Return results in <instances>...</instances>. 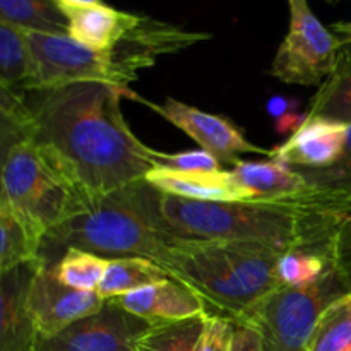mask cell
Masks as SVG:
<instances>
[{
    "instance_id": "836d02e7",
    "label": "cell",
    "mask_w": 351,
    "mask_h": 351,
    "mask_svg": "<svg viewBox=\"0 0 351 351\" xmlns=\"http://www.w3.org/2000/svg\"><path fill=\"white\" fill-rule=\"evenodd\" d=\"M332 29H335V33L339 34V38L343 40V45L351 43V21H348V23L332 24Z\"/></svg>"
},
{
    "instance_id": "484cf974",
    "label": "cell",
    "mask_w": 351,
    "mask_h": 351,
    "mask_svg": "<svg viewBox=\"0 0 351 351\" xmlns=\"http://www.w3.org/2000/svg\"><path fill=\"white\" fill-rule=\"evenodd\" d=\"M335 267V259L329 254L312 250H288L278 261V280L281 287L305 288L321 281Z\"/></svg>"
},
{
    "instance_id": "1f68e13d",
    "label": "cell",
    "mask_w": 351,
    "mask_h": 351,
    "mask_svg": "<svg viewBox=\"0 0 351 351\" xmlns=\"http://www.w3.org/2000/svg\"><path fill=\"white\" fill-rule=\"evenodd\" d=\"M230 351H263L261 336L257 335V331L252 326L243 324V322H235V332H233Z\"/></svg>"
},
{
    "instance_id": "9c48e42d",
    "label": "cell",
    "mask_w": 351,
    "mask_h": 351,
    "mask_svg": "<svg viewBox=\"0 0 351 351\" xmlns=\"http://www.w3.org/2000/svg\"><path fill=\"white\" fill-rule=\"evenodd\" d=\"M141 103L149 106L171 125L187 134L192 141L201 146L202 151L215 156L221 163V167L223 165L235 167L240 161V154L247 153L266 154L271 158V149H264L250 143L242 129L226 117L208 113L204 110H199L197 106L187 105L175 98H167L165 103H151L143 98Z\"/></svg>"
},
{
    "instance_id": "44dd1931",
    "label": "cell",
    "mask_w": 351,
    "mask_h": 351,
    "mask_svg": "<svg viewBox=\"0 0 351 351\" xmlns=\"http://www.w3.org/2000/svg\"><path fill=\"white\" fill-rule=\"evenodd\" d=\"M0 82L24 95L33 82V62L26 34L0 21Z\"/></svg>"
},
{
    "instance_id": "d6986e66",
    "label": "cell",
    "mask_w": 351,
    "mask_h": 351,
    "mask_svg": "<svg viewBox=\"0 0 351 351\" xmlns=\"http://www.w3.org/2000/svg\"><path fill=\"white\" fill-rule=\"evenodd\" d=\"M0 21L23 33L69 36V23L58 0H0Z\"/></svg>"
},
{
    "instance_id": "4dcf8cb0",
    "label": "cell",
    "mask_w": 351,
    "mask_h": 351,
    "mask_svg": "<svg viewBox=\"0 0 351 351\" xmlns=\"http://www.w3.org/2000/svg\"><path fill=\"white\" fill-rule=\"evenodd\" d=\"M0 110L23 120V122L31 123L29 110H27L26 101H24V96L7 88L3 82H0Z\"/></svg>"
},
{
    "instance_id": "ffe728a7",
    "label": "cell",
    "mask_w": 351,
    "mask_h": 351,
    "mask_svg": "<svg viewBox=\"0 0 351 351\" xmlns=\"http://www.w3.org/2000/svg\"><path fill=\"white\" fill-rule=\"evenodd\" d=\"M167 278H170L167 271L153 261L143 257H117L108 259L105 276L96 293L103 300H113Z\"/></svg>"
},
{
    "instance_id": "83f0119b",
    "label": "cell",
    "mask_w": 351,
    "mask_h": 351,
    "mask_svg": "<svg viewBox=\"0 0 351 351\" xmlns=\"http://www.w3.org/2000/svg\"><path fill=\"white\" fill-rule=\"evenodd\" d=\"M160 167L173 168L182 171H216L221 170V163L206 151H184V153H161L158 151Z\"/></svg>"
},
{
    "instance_id": "52a82bcc",
    "label": "cell",
    "mask_w": 351,
    "mask_h": 351,
    "mask_svg": "<svg viewBox=\"0 0 351 351\" xmlns=\"http://www.w3.org/2000/svg\"><path fill=\"white\" fill-rule=\"evenodd\" d=\"M24 34L33 62V82L29 91H48L79 82H99L117 88L125 98L137 101L143 99L123 86L110 50H91L60 34Z\"/></svg>"
},
{
    "instance_id": "8fae6325",
    "label": "cell",
    "mask_w": 351,
    "mask_h": 351,
    "mask_svg": "<svg viewBox=\"0 0 351 351\" xmlns=\"http://www.w3.org/2000/svg\"><path fill=\"white\" fill-rule=\"evenodd\" d=\"M105 302L98 293L72 290L62 285L53 267L43 264L38 267L27 291V311L40 338L58 335L69 326L96 314Z\"/></svg>"
},
{
    "instance_id": "7402d4cb",
    "label": "cell",
    "mask_w": 351,
    "mask_h": 351,
    "mask_svg": "<svg viewBox=\"0 0 351 351\" xmlns=\"http://www.w3.org/2000/svg\"><path fill=\"white\" fill-rule=\"evenodd\" d=\"M206 314L151 326L137 341L136 351H201Z\"/></svg>"
},
{
    "instance_id": "9a60e30c",
    "label": "cell",
    "mask_w": 351,
    "mask_h": 351,
    "mask_svg": "<svg viewBox=\"0 0 351 351\" xmlns=\"http://www.w3.org/2000/svg\"><path fill=\"white\" fill-rule=\"evenodd\" d=\"M112 302L151 326L185 321L208 312L206 304L194 291L171 278L113 298Z\"/></svg>"
},
{
    "instance_id": "d4e9b609",
    "label": "cell",
    "mask_w": 351,
    "mask_h": 351,
    "mask_svg": "<svg viewBox=\"0 0 351 351\" xmlns=\"http://www.w3.org/2000/svg\"><path fill=\"white\" fill-rule=\"evenodd\" d=\"M108 259L79 249H67L53 264L57 280L65 287L96 293L105 276Z\"/></svg>"
},
{
    "instance_id": "cb8c5ba5",
    "label": "cell",
    "mask_w": 351,
    "mask_h": 351,
    "mask_svg": "<svg viewBox=\"0 0 351 351\" xmlns=\"http://www.w3.org/2000/svg\"><path fill=\"white\" fill-rule=\"evenodd\" d=\"M307 351H351V293L343 295L322 312Z\"/></svg>"
},
{
    "instance_id": "ba28073f",
    "label": "cell",
    "mask_w": 351,
    "mask_h": 351,
    "mask_svg": "<svg viewBox=\"0 0 351 351\" xmlns=\"http://www.w3.org/2000/svg\"><path fill=\"white\" fill-rule=\"evenodd\" d=\"M290 27L276 51L271 75L285 84L321 86L335 71L343 40L319 21L305 0H290Z\"/></svg>"
},
{
    "instance_id": "3957f363",
    "label": "cell",
    "mask_w": 351,
    "mask_h": 351,
    "mask_svg": "<svg viewBox=\"0 0 351 351\" xmlns=\"http://www.w3.org/2000/svg\"><path fill=\"white\" fill-rule=\"evenodd\" d=\"M158 195L156 189L139 180L96 199L45 235L38 259L53 266L65 250L79 249L106 259L143 257L165 269L184 239L161 218Z\"/></svg>"
},
{
    "instance_id": "4316f807",
    "label": "cell",
    "mask_w": 351,
    "mask_h": 351,
    "mask_svg": "<svg viewBox=\"0 0 351 351\" xmlns=\"http://www.w3.org/2000/svg\"><path fill=\"white\" fill-rule=\"evenodd\" d=\"M31 137L29 123L9 115V113L0 110V197H2V175L5 168L7 158L10 151L17 144L24 143Z\"/></svg>"
},
{
    "instance_id": "d6a6232c",
    "label": "cell",
    "mask_w": 351,
    "mask_h": 351,
    "mask_svg": "<svg viewBox=\"0 0 351 351\" xmlns=\"http://www.w3.org/2000/svg\"><path fill=\"white\" fill-rule=\"evenodd\" d=\"M298 108H300V101L293 98H287V96H271L266 103L267 113H269L271 119H274V122L288 115H293V113H298Z\"/></svg>"
},
{
    "instance_id": "5b68a950",
    "label": "cell",
    "mask_w": 351,
    "mask_h": 351,
    "mask_svg": "<svg viewBox=\"0 0 351 351\" xmlns=\"http://www.w3.org/2000/svg\"><path fill=\"white\" fill-rule=\"evenodd\" d=\"M89 204L31 137L10 151L2 175L0 208L16 215L40 247L48 232Z\"/></svg>"
},
{
    "instance_id": "30bf717a",
    "label": "cell",
    "mask_w": 351,
    "mask_h": 351,
    "mask_svg": "<svg viewBox=\"0 0 351 351\" xmlns=\"http://www.w3.org/2000/svg\"><path fill=\"white\" fill-rule=\"evenodd\" d=\"M149 328L146 321L106 300L96 314L58 335L38 336L36 351H136L137 341Z\"/></svg>"
},
{
    "instance_id": "f1b7e54d",
    "label": "cell",
    "mask_w": 351,
    "mask_h": 351,
    "mask_svg": "<svg viewBox=\"0 0 351 351\" xmlns=\"http://www.w3.org/2000/svg\"><path fill=\"white\" fill-rule=\"evenodd\" d=\"M235 322L218 314H206L201 351H230Z\"/></svg>"
},
{
    "instance_id": "2e32d148",
    "label": "cell",
    "mask_w": 351,
    "mask_h": 351,
    "mask_svg": "<svg viewBox=\"0 0 351 351\" xmlns=\"http://www.w3.org/2000/svg\"><path fill=\"white\" fill-rule=\"evenodd\" d=\"M144 180L165 195L197 202H242L250 195L232 171H182L156 167Z\"/></svg>"
},
{
    "instance_id": "ac0fdd59",
    "label": "cell",
    "mask_w": 351,
    "mask_h": 351,
    "mask_svg": "<svg viewBox=\"0 0 351 351\" xmlns=\"http://www.w3.org/2000/svg\"><path fill=\"white\" fill-rule=\"evenodd\" d=\"M305 113L308 119L351 125V43L343 45L335 71L319 86Z\"/></svg>"
},
{
    "instance_id": "5bb4252c",
    "label": "cell",
    "mask_w": 351,
    "mask_h": 351,
    "mask_svg": "<svg viewBox=\"0 0 351 351\" xmlns=\"http://www.w3.org/2000/svg\"><path fill=\"white\" fill-rule=\"evenodd\" d=\"M41 266L23 264L0 281V351H36L38 332L27 311V291Z\"/></svg>"
},
{
    "instance_id": "7a4b0ae2",
    "label": "cell",
    "mask_w": 351,
    "mask_h": 351,
    "mask_svg": "<svg viewBox=\"0 0 351 351\" xmlns=\"http://www.w3.org/2000/svg\"><path fill=\"white\" fill-rule=\"evenodd\" d=\"M158 208L180 239L259 243L280 252L298 249L329 256L336 230L348 216L298 202H197L161 192Z\"/></svg>"
},
{
    "instance_id": "8992f818",
    "label": "cell",
    "mask_w": 351,
    "mask_h": 351,
    "mask_svg": "<svg viewBox=\"0 0 351 351\" xmlns=\"http://www.w3.org/2000/svg\"><path fill=\"white\" fill-rule=\"evenodd\" d=\"M346 293L348 288L335 266L311 287L278 288L235 322L256 329L263 351H307L322 312Z\"/></svg>"
},
{
    "instance_id": "f546056e",
    "label": "cell",
    "mask_w": 351,
    "mask_h": 351,
    "mask_svg": "<svg viewBox=\"0 0 351 351\" xmlns=\"http://www.w3.org/2000/svg\"><path fill=\"white\" fill-rule=\"evenodd\" d=\"M332 259L338 273L351 293V215L346 216L338 226L332 242Z\"/></svg>"
},
{
    "instance_id": "4fadbf2b",
    "label": "cell",
    "mask_w": 351,
    "mask_h": 351,
    "mask_svg": "<svg viewBox=\"0 0 351 351\" xmlns=\"http://www.w3.org/2000/svg\"><path fill=\"white\" fill-rule=\"evenodd\" d=\"M346 130L343 123L307 117L283 144L271 149V158L293 170H324L343 156Z\"/></svg>"
},
{
    "instance_id": "603a6c76",
    "label": "cell",
    "mask_w": 351,
    "mask_h": 351,
    "mask_svg": "<svg viewBox=\"0 0 351 351\" xmlns=\"http://www.w3.org/2000/svg\"><path fill=\"white\" fill-rule=\"evenodd\" d=\"M40 243L16 215L0 208V281L29 261L38 259Z\"/></svg>"
},
{
    "instance_id": "e0dca14e",
    "label": "cell",
    "mask_w": 351,
    "mask_h": 351,
    "mask_svg": "<svg viewBox=\"0 0 351 351\" xmlns=\"http://www.w3.org/2000/svg\"><path fill=\"white\" fill-rule=\"evenodd\" d=\"M232 173L257 202H298L305 197L308 187L300 173L278 160L242 161L233 167Z\"/></svg>"
},
{
    "instance_id": "277c9868",
    "label": "cell",
    "mask_w": 351,
    "mask_h": 351,
    "mask_svg": "<svg viewBox=\"0 0 351 351\" xmlns=\"http://www.w3.org/2000/svg\"><path fill=\"white\" fill-rule=\"evenodd\" d=\"M283 252L267 245L228 240L184 239L165 271L216 311L239 321L254 305L281 288L278 261Z\"/></svg>"
},
{
    "instance_id": "6da1fadb",
    "label": "cell",
    "mask_w": 351,
    "mask_h": 351,
    "mask_svg": "<svg viewBox=\"0 0 351 351\" xmlns=\"http://www.w3.org/2000/svg\"><path fill=\"white\" fill-rule=\"evenodd\" d=\"M24 96L31 141L50 156L88 199L120 191L146 178L158 151L132 132L122 112V91L99 82H79Z\"/></svg>"
},
{
    "instance_id": "7c38bea8",
    "label": "cell",
    "mask_w": 351,
    "mask_h": 351,
    "mask_svg": "<svg viewBox=\"0 0 351 351\" xmlns=\"http://www.w3.org/2000/svg\"><path fill=\"white\" fill-rule=\"evenodd\" d=\"M69 23V38L96 51H108L143 21L98 0H58Z\"/></svg>"
}]
</instances>
